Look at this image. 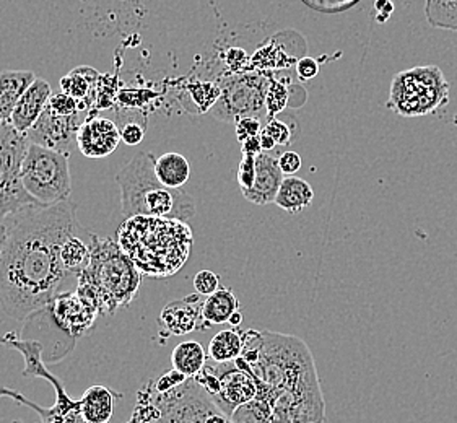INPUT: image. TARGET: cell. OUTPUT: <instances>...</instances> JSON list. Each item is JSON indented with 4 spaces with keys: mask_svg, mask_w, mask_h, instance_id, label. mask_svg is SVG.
Segmentation results:
<instances>
[{
    "mask_svg": "<svg viewBox=\"0 0 457 423\" xmlns=\"http://www.w3.org/2000/svg\"><path fill=\"white\" fill-rule=\"evenodd\" d=\"M10 231L0 261V306L12 319L27 321L62 294L71 276L61 261V246L77 235L75 203L31 207L10 217Z\"/></svg>",
    "mask_w": 457,
    "mask_h": 423,
    "instance_id": "6da1fadb",
    "label": "cell"
},
{
    "mask_svg": "<svg viewBox=\"0 0 457 423\" xmlns=\"http://www.w3.org/2000/svg\"><path fill=\"white\" fill-rule=\"evenodd\" d=\"M245 361L257 381L254 399L272 411V423H324L326 401L312 350L296 336L243 331Z\"/></svg>",
    "mask_w": 457,
    "mask_h": 423,
    "instance_id": "7a4b0ae2",
    "label": "cell"
},
{
    "mask_svg": "<svg viewBox=\"0 0 457 423\" xmlns=\"http://www.w3.org/2000/svg\"><path fill=\"white\" fill-rule=\"evenodd\" d=\"M193 231L187 221L152 215L126 219L118 231V245L140 274L170 277L191 254Z\"/></svg>",
    "mask_w": 457,
    "mask_h": 423,
    "instance_id": "3957f363",
    "label": "cell"
},
{
    "mask_svg": "<svg viewBox=\"0 0 457 423\" xmlns=\"http://www.w3.org/2000/svg\"><path fill=\"white\" fill-rule=\"evenodd\" d=\"M90 262L77 278V292L96 304L100 316H112L134 302L142 274L118 241L96 235H90Z\"/></svg>",
    "mask_w": 457,
    "mask_h": 423,
    "instance_id": "277c9868",
    "label": "cell"
},
{
    "mask_svg": "<svg viewBox=\"0 0 457 423\" xmlns=\"http://www.w3.org/2000/svg\"><path fill=\"white\" fill-rule=\"evenodd\" d=\"M154 153L140 152L116 175L122 215H152L187 221L195 215V203L181 189H170L158 181Z\"/></svg>",
    "mask_w": 457,
    "mask_h": 423,
    "instance_id": "5b68a950",
    "label": "cell"
},
{
    "mask_svg": "<svg viewBox=\"0 0 457 423\" xmlns=\"http://www.w3.org/2000/svg\"><path fill=\"white\" fill-rule=\"evenodd\" d=\"M132 423H235L213 402L194 377L168 393H158L152 381L138 389Z\"/></svg>",
    "mask_w": 457,
    "mask_h": 423,
    "instance_id": "8992f818",
    "label": "cell"
},
{
    "mask_svg": "<svg viewBox=\"0 0 457 423\" xmlns=\"http://www.w3.org/2000/svg\"><path fill=\"white\" fill-rule=\"evenodd\" d=\"M449 102V83L435 65L415 67L394 77L387 108L403 118L436 112Z\"/></svg>",
    "mask_w": 457,
    "mask_h": 423,
    "instance_id": "52a82bcc",
    "label": "cell"
},
{
    "mask_svg": "<svg viewBox=\"0 0 457 423\" xmlns=\"http://www.w3.org/2000/svg\"><path fill=\"white\" fill-rule=\"evenodd\" d=\"M69 160V153L29 144L21 163V183L41 207L69 201L72 193Z\"/></svg>",
    "mask_w": 457,
    "mask_h": 423,
    "instance_id": "ba28073f",
    "label": "cell"
},
{
    "mask_svg": "<svg viewBox=\"0 0 457 423\" xmlns=\"http://www.w3.org/2000/svg\"><path fill=\"white\" fill-rule=\"evenodd\" d=\"M28 147L27 136L13 129L12 124H0V221L31 207H41L21 183V163Z\"/></svg>",
    "mask_w": 457,
    "mask_h": 423,
    "instance_id": "9c48e42d",
    "label": "cell"
},
{
    "mask_svg": "<svg viewBox=\"0 0 457 423\" xmlns=\"http://www.w3.org/2000/svg\"><path fill=\"white\" fill-rule=\"evenodd\" d=\"M269 77L262 75H239L231 77L221 87V96L212 108L215 118L237 122L241 118L265 120V88ZM269 120V118H267Z\"/></svg>",
    "mask_w": 457,
    "mask_h": 423,
    "instance_id": "30bf717a",
    "label": "cell"
},
{
    "mask_svg": "<svg viewBox=\"0 0 457 423\" xmlns=\"http://www.w3.org/2000/svg\"><path fill=\"white\" fill-rule=\"evenodd\" d=\"M211 363L220 381L219 394L212 399L225 414L231 417L241 405L251 402L256 397V377L241 359L231 363Z\"/></svg>",
    "mask_w": 457,
    "mask_h": 423,
    "instance_id": "8fae6325",
    "label": "cell"
},
{
    "mask_svg": "<svg viewBox=\"0 0 457 423\" xmlns=\"http://www.w3.org/2000/svg\"><path fill=\"white\" fill-rule=\"evenodd\" d=\"M88 114L90 111L82 110L73 116H59L46 106L37 124L28 130V140L29 144L69 153L73 144H77V134L83 122L90 118Z\"/></svg>",
    "mask_w": 457,
    "mask_h": 423,
    "instance_id": "7c38bea8",
    "label": "cell"
},
{
    "mask_svg": "<svg viewBox=\"0 0 457 423\" xmlns=\"http://www.w3.org/2000/svg\"><path fill=\"white\" fill-rule=\"evenodd\" d=\"M47 308L55 326L75 341L92 331L96 318L100 316L96 304L77 290L57 294Z\"/></svg>",
    "mask_w": 457,
    "mask_h": 423,
    "instance_id": "4fadbf2b",
    "label": "cell"
},
{
    "mask_svg": "<svg viewBox=\"0 0 457 423\" xmlns=\"http://www.w3.org/2000/svg\"><path fill=\"white\" fill-rule=\"evenodd\" d=\"M201 294H189L181 300L170 302L160 314V329L166 337L186 336L194 331H204Z\"/></svg>",
    "mask_w": 457,
    "mask_h": 423,
    "instance_id": "5bb4252c",
    "label": "cell"
},
{
    "mask_svg": "<svg viewBox=\"0 0 457 423\" xmlns=\"http://www.w3.org/2000/svg\"><path fill=\"white\" fill-rule=\"evenodd\" d=\"M122 140L118 124L106 118H88L77 134V147L87 158L111 155Z\"/></svg>",
    "mask_w": 457,
    "mask_h": 423,
    "instance_id": "9a60e30c",
    "label": "cell"
},
{
    "mask_svg": "<svg viewBox=\"0 0 457 423\" xmlns=\"http://www.w3.org/2000/svg\"><path fill=\"white\" fill-rule=\"evenodd\" d=\"M0 397H9L17 401L19 404L27 405L29 409H33L39 419L41 423H88L85 420V417L80 411V404L79 401H73L72 397L65 393L64 389L55 391V404L53 407H39L35 404L33 401H29L27 397L23 396L19 391L10 389V387H0ZM12 423H21L17 422Z\"/></svg>",
    "mask_w": 457,
    "mask_h": 423,
    "instance_id": "2e32d148",
    "label": "cell"
},
{
    "mask_svg": "<svg viewBox=\"0 0 457 423\" xmlns=\"http://www.w3.org/2000/svg\"><path fill=\"white\" fill-rule=\"evenodd\" d=\"M53 96V88L45 79L37 77V80L31 83L25 95L20 98L17 108L12 114V126L13 129L27 136L28 130L31 129L37 120L41 118L43 111L46 110L47 103Z\"/></svg>",
    "mask_w": 457,
    "mask_h": 423,
    "instance_id": "e0dca14e",
    "label": "cell"
},
{
    "mask_svg": "<svg viewBox=\"0 0 457 423\" xmlns=\"http://www.w3.org/2000/svg\"><path fill=\"white\" fill-rule=\"evenodd\" d=\"M285 175L278 166V158L270 153H261L256 157V181L254 186L243 193L249 203L256 205L275 203L280 186L284 183Z\"/></svg>",
    "mask_w": 457,
    "mask_h": 423,
    "instance_id": "ac0fdd59",
    "label": "cell"
},
{
    "mask_svg": "<svg viewBox=\"0 0 457 423\" xmlns=\"http://www.w3.org/2000/svg\"><path fill=\"white\" fill-rule=\"evenodd\" d=\"M37 75L31 70H4L0 72V124H10L12 114Z\"/></svg>",
    "mask_w": 457,
    "mask_h": 423,
    "instance_id": "d6986e66",
    "label": "cell"
},
{
    "mask_svg": "<svg viewBox=\"0 0 457 423\" xmlns=\"http://www.w3.org/2000/svg\"><path fill=\"white\" fill-rule=\"evenodd\" d=\"M120 397L122 394H118L104 385L88 387L79 401L85 420L88 423H110L114 414V405Z\"/></svg>",
    "mask_w": 457,
    "mask_h": 423,
    "instance_id": "ffe728a7",
    "label": "cell"
},
{
    "mask_svg": "<svg viewBox=\"0 0 457 423\" xmlns=\"http://www.w3.org/2000/svg\"><path fill=\"white\" fill-rule=\"evenodd\" d=\"M239 311V302L235 292L227 286H220L215 294L205 296L202 303V321L204 331L212 326H219L229 322L231 316Z\"/></svg>",
    "mask_w": 457,
    "mask_h": 423,
    "instance_id": "44dd1931",
    "label": "cell"
},
{
    "mask_svg": "<svg viewBox=\"0 0 457 423\" xmlns=\"http://www.w3.org/2000/svg\"><path fill=\"white\" fill-rule=\"evenodd\" d=\"M312 199L314 191L308 181L298 176H285L284 183L275 197V203L287 213L296 215L306 211L312 205Z\"/></svg>",
    "mask_w": 457,
    "mask_h": 423,
    "instance_id": "7402d4cb",
    "label": "cell"
},
{
    "mask_svg": "<svg viewBox=\"0 0 457 423\" xmlns=\"http://www.w3.org/2000/svg\"><path fill=\"white\" fill-rule=\"evenodd\" d=\"M155 175L162 185L170 189H181L191 176L187 158L176 152H168L155 160Z\"/></svg>",
    "mask_w": 457,
    "mask_h": 423,
    "instance_id": "603a6c76",
    "label": "cell"
},
{
    "mask_svg": "<svg viewBox=\"0 0 457 423\" xmlns=\"http://www.w3.org/2000/svg\"><path fill=\"white\" fill-rule=\"evenodd\" d=\"M207 352L201 342L186 341L178 344L171 353L173 369L186 377H195L207 365Z\"/></svg>",
    "mask_w": 457,
    "mask_h": 423,
    "instance_id": "cb8c5ba5",
    "label": "cell"
},
{
    "mask_svg": "<svg viewBox=\"0 0 457 423\" xmlns=\"http://www.w3.org/2000/svg\"><path fill=\"white\" fill-rule=\"evenodd\" d=\"M245 349L243 331L225 329L212 337L209 344V359L215 363H231L241 357Z\"/></svg>",
    "mask_w": 457,
    "mask_h": 423,
    "instance_id": "d4e9b609",
    "label": "cell"
},
{
    "mask_svg": "<svg viewBox=\"0 0 457 423\" xmlns=\"http://www.w3.org/2000/svg\"><path fill=\"white\" fill-rule=\"evenodd\" d=\"M90 246L79 235H72L65 239L61 246V261L65 270L71 276L79 278L90 262Z\"/></svg>",
    "mask_w": 457,
    "mask_h": 423,
    "instance_id": "484cf974",
    "label": "cell"
},
{
    "mask_svg": "<svg viewBox=\"0 0 457 423\" xmlns=\"http://www.w3.org/2000/svg\"><path fill=\"white\" fill-rule=\"evenodd\" d=\"M98 79H100V74L95 69L80 67V69H75L71 74L62 77L61 88H62V92L71 95L77 102H88L90 93H92V85H96Z\"/></svg>",
    "mask_w": 457,
    "mask_h": 423,
    "instance_id": "4316f807",
    "label": "cell"
},
{
    "mask_svg": "<svg viewBox=\"0 0 457 423\" xmlns=\"http://www.w3.org/2000/svg\"><path fill=\"white\" fill-rule=\"evenodd\" d=\"M425 15L430 27L457 31V0H425Z\"/></svg>",
    "mask_w": 457,
    "mask_h": 423,
    "instance_id": "83f0119b",
    "label": "cell"
},
{
    "mask_svg": "<svg viewBox=\"0 0 457 423\" xmlns=\"http://www.w3.org/2000/svg\"><path fill=\"white\" fill-rule=\"evenodd\" d=\"M288 104V88L284 82L275 80L274 75H269V83L265 88V108L267 118L274 120L275 114L285 110Z\"/></svg>",
    "mask_w": 457,
    "mask_h": 423,
    "instance_id": "f1b7e54d",
    "label": "cell"
},
{
    "mask_svg": "<svg viewBox=\"0 0 457 423\" xmlns=\"http://www.w3.org/2000/svg\"><path fill=\"white\" fill-rule=\"evenodd\" d=\"M47 108L54 111L59 116H73L82 110L90 111L88 102H77L71 95L64 92L53 93L51 100L47 103Z\"/></svg>",
    "mask_w": 457,
    "mask_h": 423,
    "instance_id": "f546056e",
    "label": "cell"
},
{
    "mask_svg": "<svg viewBox=\"0 0 457 423\" xmlns=\"http://www.w3.org/2000/svg\"><path fill=\"white\" fill-rule=\"evenodd\" d=\"M256 181V157L243 155L238 168V185L241 193H246Z\"/></svg>",
    "mask_w": 457,
    "mask_h": 423,
    "instance_id": "4dcf8cb0",
    "label": "cell"
},
{
    "mask_svg": "<svg viewBox=\"0 0 457 423\" xmlns=\"http://www.w3.org/2000/svg\"><path fill=\"white\" fill-rule=\"evenodd\" d=\"M194 288H195V294H199L201 296H211L220 288L219 274H215L212 270L197 272L194 277Z\"/></svg>",
    "mask_w": 457,
    "mask_h": 423,
    "instance_id": "1f68e13d",
    "label": "cell"
},
{
    "mask_svg": "<svg viewBox=\"0 0 457 423\" xmlns=\"http://www.w3.org/2000/svg\"><path fill=\"white\" fill-rule=\"evenodd\" d=\"M265 134H269L274 138L277 147L278 145H288L292 142V129L288 128V124H285L284 120H269L264 124Z\"/></svg>",
    "mask_w": 457,
    "mask_h": 423,
    "instance_id": "d6a6232c",
    "label": "cell"
},
{
    "mask_svg": "<svg viewBox=\"0 0 457 423\" xmlns=\"http://www.w3.org/2000/svg\"><path fill=\"white\" fill-rule=\"evenodd\" d=\"M235 129H237V137L243 144L247 138L261 136L264 126H262V120L257 118H241L235 122Z\"/></svg>",
    "mask_w": 457,
    "mask_h": 423,
    "instance_id": "836d02e7",
    "label": "cell"
},
{
    "mask_svg": "<svg viewBox=\"0 0 457 423\" xmlns=\"http://www.w3.org/2000/svg\"><path fill=\"white\" fill-rule=\"evenodd\" d=\"M146 128L140 122L130 120L128 124H124V128L120 129V138L122 142H126L128 145H138L144 137H145Z\"/></svg>",
    "mask_w": 457,
    "mask_h": 423,
    "instance_id": "e575fe53",
    "label": "cell"
},
{
    "mask_svg": "<svg viewBox=\"0 0 457 423\" xmlns=\"http://www.w3.org/2000/svg\"><path fill=\"white\" fill-rule=\"evenodd\" d=\"M186 379L187 377L181 375L179 371L171 369V371H166L165 375H162L155 381L152 379V383H154V387H155L158 393H168V391H171L174 387L181 386Z\"/></svg>",
    "mask_w": 457,
    "mask_h": 423,
    "instance_id": "d590c367",
    "label": "cell"
},
{
    "mask_svg": "<svg viewBox=\"0 0 457 423\" xmlns=\"http://www.w3.org/2000/svg\"><path fill=\"white\" fill-rule=\"evenodd\" d=\"M302 157L293 150H287L278 157V166H280V170H282L285 176L296 175L302 170Z\"/></svg>",
    "mask_w": 457,
    "mask_h": 423,
    "instance_id": "8d00e7d4",
    "label": "cell"
},
{
    "mask_svg": "<svg viewBox=\"0 0 457 423\" xmlns=\"http://www.w3.org/2000/svg\"><path fill=\"white\" fill-rule=\"evenodd\" d=\"M296 72L302 80H312L320 74V64L312 57H302L296 64Z\"/></svg>",
    "mask_w": 457,
    "mask_h": 423,
    "instance_id": "74e56055",
    "label": "cell"
},
{
    "mask_svg": "<svg viewBox=\"0 0 457 423\" xmlns=\"http://www.w3.org/2000/svg\"><path fill=\"white\" fill-rule=\"evenodd\" d=\"M241 148H243V155L257 157V155L264 153V152H262V147H261V138H259V136H257V137H251L245 140V142L241 144Z\"/></svg>",
    "mask_w": 457,
    "mask_h": 423,
    "instance_id": "f35d334b",
    "label": "cell"
},
{
    "mask_svg": "<svg viewBox=\"0 0 457 423\" xmlns=\"http://www.w3.org/2000/svg\"><path fill=\"white\" fill-rule=\"evenodd\" d=\"M375 7L378 12H379V17H378V21H381V23H385L389 19V15L393 13L394 4L391 0H376Z\"/></svg>",
    "mask_w": 457,
    "mask_h": 423,
    "instance_id": "ab89813d",
    "label": "cell"
},
{
    "mask_svg": "<svg viewBox=\"0 0 457 423\" xmlns=\"http://www.w3.org/2000/svg\"><path fill=\"white\" fill-rule=\"evenodd\" d=\"M9 231H10V220L0 221V261H2V256H4V249H5V245H7V238H9Z\"/></svg>",
    "mask_w": 457,
    "mask_h": 423,
    "instance_id": "60d3db41",
    "label": "cell"
},
{
    "mask_svg": "<svg viewBox=\"0 0 457 423\" xmlns=\"http://www.w3.org/2000/svg\"><path fill=\"white\" fill-rule=\"evenodd\" d=\"M259 138H261V147H262V152H264V153H270V152L277 147L274 138L270 137L269 134H265L264 130L261 132Z\"/></svg>",
    "mask_w": 457,
    "mask_h": 423,
    "instance_id": "b9f144b4",
    "label": "cell"
},
{
    "mask_svg": "<svg viewBox=\"0 0 457 423\" xmlns=\"http://www.w3.org/2000/svg\"><path fill=\"white\" fill-rule=\"evenodd\" d=\"M241 321H243V314H241V311H238V313H235L231 316V319H229L228 324H231L233 328H238Z\"/></svg>",
    "mask_w": 457,
    "mask_h": 423,
    "instance_id": "7bdbcfd3",
    "label": "cell"
},
{
    "mask_svg": "<svg viewBox=\"0 0 457 423\" xmlns=\"http://www.w3.org/2000/svg\"><path fill=\"white\" fill-rule=\"evenodd\" d=\"M128 423H132V422H128Z\"/></svg>",
    "mask_w": 457,
    "mask_h": 423,
    "instance_id": "ee69618b",
    "label": "cell"
}]
</instances>
